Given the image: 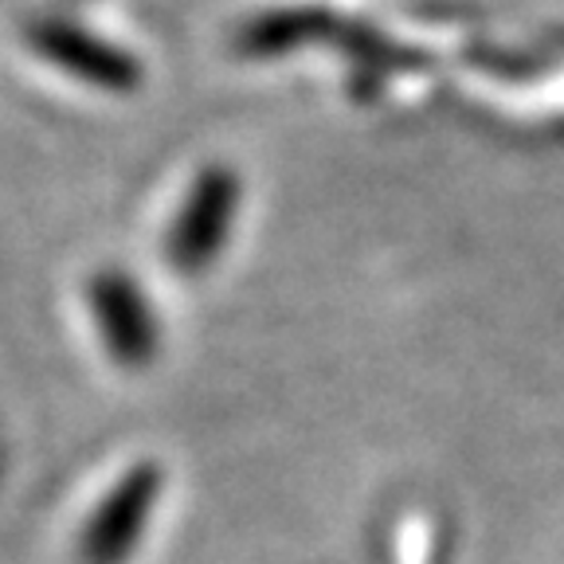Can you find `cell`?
Wrapping results in <instances>:
<instances>
[{"label": "cell", "mask_w": 564, "mask_h": 564, "mask_svg": "<svg viewBox=\"0 0 564 564\" xmlns=\"http://www.w3.org/2000/svg\"><path fill=\"white\" fill-rule=\"evenodd\" d=\"M352 24L341 20L329 9H271L243 24L236 47L256 59H271V55L294 52L302 44H337L345 47Z\"/></svg>", "instance_id": "277c9868"}, {"label": "cell", "mask_w": 564, "mask_h": 564, "mask_svg": "<svg viewBox=\"0 0 564 564\" xmlns=\"http://www.w3.org/2000/svg\"><path fill=\"white\" fill-rule=\"evenodd\" d=\"M239 200H243V185H239L236 169L208 165L193 176L165 236V256L176 274H185V279L204 274L224 256L231 228H236Z\"/></svg>", "instance_id": "6da1fadb"}, {"label": "cell", "mask_w": 564, "mask_h": 564, "mask_svg": "<svg viewBox=\"0 0 564 564\" xmlns=\"http://www.w3.org/2000/svg\"><path fill=\"white\" fill-rule=\"evenodd\" d=\"M87 306L106 352L126 369L150 365L161 349V322L138 279L118 267H102L87 279Z\"/></svg>", "instance_id": "7a4b0ae2"}, {"label": "cell", "mask_w": 564, "mask_h": 564, "mask_svg": "<svg viewBox=\"0 0 564 564\" xmlns=\"http://www.w3.org/2000/svg\"><path fill=\"white\" fill-rule=\"evenodd\" d=\"M28 44H32L35 55H44L52 67L67 70V75H75V79L90 83L98 90L130 95V90L141 87V63L118 44L75 24V20H35V24H28Z\"/></svg>", "instance_id": "3957f363"}]
</instances>
